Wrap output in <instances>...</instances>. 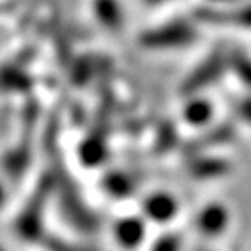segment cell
Instances as JSON below:
<instances>
[{"label": "cell", "mask_w": 251, "mask_h": 251, "mask_svg": "<svg viewBox=\"0 0 251 251\" xmlns=\"http://www.w3.org/2000/svg\"><path fill=\"white\" fill-rule=\"evenodd\" d=\"M199 37L201 25L194 18H171L141 30L136 44L141 49L153 52L180 51L194 46Z\"/></svg>", "instance_id": "6da1fadb"}, {"label": "cell", "mask_w": 251, "mask_h": 251, "mask_svg": "<svg viewBox=\"0 0 251 251\" xmlns=\"http://www.w3.org/2000/svg\"><path fill=\"white\" fill-rule=\"evenodd\" d=\"M225 74H228V49L224 46H215L181 78L178 93L181 98L204 94L213 86H216Z\"/></svg>", "instance_id": "7a4b0ae2"}, {"label": "cell", "mask_w": 251, "mask_h": 251, "mask_svg": "<svg viewBox=\"0 0 251 251\" xmlns=\"http://www.w3.org/2000/svg\"><path fill=\"white\" fill-rule=\"evenodd\" d=\"M192 18L201 26H234L235 30L251 31V0L230 5L201 4L194 9Z\"/></svg>", "instance_id": "3957f363"}, {"label": "cell", "mask_w": 251, "mask_h": 251, "mask_svg": "<svg viewBox=\"0 0 251 251\" xmlns=\"http://www.w3.org/2000/svg\"><path fill=\"white\" fill-rule=\"evenodd\" d=\"M235 136H237V126L234 122H218V124L213 122V124L202 127L199 136L185 143L181 150H183L185 157L201 152H213L220 147L230 145Z\"/></svg>", "instance_id": "277c9868"}, {"label": "cell", "mask_w": 251, "mask_h": 251, "mask_svg": "<svg viewBox=\"0 0 251 251\" xmlns=\"http://www.w3.org/2000/svg\"><path fill=\"white\" fill-rule=\"evenodd\" d=\"M230 225V211L224 202H208L194 216V227L206 239H216Z\"/></svg>", "instance_id": "5b68a950"}, {"label": "cell", "mask_w": 251, "mask_h": 251, "mask_svg": "<svg viewBox=\"0 0 251 251\" xmlns=\"http://www.w3.org/2000/svg\"><path fill=\"white\" fill-rule=\"evenodd\" d=\"M232 169V164L224 155L213 152H201L187 155L188 175L201 181H211L227 176Z\"/></svg>", "instance_id": "8992f818"}, {"label": "cell", "mask_w": 251, "mask_h": 251, "mask_svg": "<svg viewBox=\"0 0 251 251\" xmlns=\"http://www.w3.org/2000/svg\"><path fill=\"white\" fill-rule=\"evenodd\" d=\"M143 216L147 222H153V224L166 225L171 224L173 220L176 218L180 213V202L171 192L166 190H155V192L149 194L143 199Z\"/></svg>", "instance_id": "52a82bcc"}, {"label": "cell", "mask_w": 251, "mask_h": 251, "mask_svg": "<svg viewBox=\"0 0 251 251\" xmlns=\"http://www.w3.org/2000/svg\"><path fill=\"white\" fill-rule=\"evenodd\" d=\"M114 239L122 250L134 251L145 243L147 232H149V224H147L145 216H122L114 224Z\"/></svg>", "instance_id": "ba28073f"}, {"label": "cell", "mask_w": 251, "mask_h": 251, "mask_svg": "<svg viewBox=\"0 0 251 251\" xmlns=\"http://www.w3.org/2000/svg\"><path fill=\"white\" fill-rule=\"evenodd\" d=\"M215 103L204 94L185 96L180 108L181 122L194 129H202L215 122Z\"/></svg>", "instance_id": "9c48e42d"}, {"label": "cell", "mask_w": 251, "mask_h": 251, "mask_svg": "<svg viewBox=\"0 0 251 251\" xmlns=\"http://www.w3.org/2000/svg\"><path fill=\"white\" fill-rule=\"evenodd\" d=\"M91 12L103 30L119 33L126 26V12L121 0H91Z\"/></svg>", "instance_id": "30bf717a"}, {"label": "cell", "mask_w": 251, "mask_h": 251, "mask_svg": "<svg viewBox=\"0 0 251 251\" xmlns=\"http://www.w3.org/2000/svg\"><path fill=\"white\" fill-rule=\"evenodd\" d=\"M228 74L251 93V56L243 49H228Z\"/></svg>", "instance_id": "8fae6325"}, {"label": "cell", "mask_w": 251, "mask_h": 251, "mask_svg": "<svg viewBox=\"0 0 251 251\" xmlns=\"http://www.w3.org/2000/svg\"><path fill=\"white\" fill-rule=\"evenodd\" d=\"M149 251H183V237L178 232H166L150 244Z\"/></svg>", "instance_id": "7c38bea8"}, {"label": "cell", "mask_w": 251, "mask_h": 251, "mask_svg": "<svg viewBox=\"0 0 251 251\" xmlns=\"http://www.w3.org/2000/svg\"><path fill=\"white\" fill-rule=\"evenodd\" d=\"M234 112H235V117H237V122H239V124L251 126V93L241 96L239 100H235Z\"/></svg>", "instance_id": "4fadbf2b"}, {"label": "cell", "mask_w": 251, "mask_h": 251, "mask_svg": "<svg viewBox=\"0 0 251 251\" xmlns=\"http://www.w3.org/2000/svg\"><path fill=\"white\" fill-rule=\"evenodd\" d=\"M171 2H176V0H141V4L147 7H162V5H168Z\"/></svg>", "instance_id": "5bb4252c"}, {"label": "cell", "mask_w": 251, "mask_h": 251, "mask_svg": "<svg viewBox=\"0 0 251 251\" xmlns=\"http://www.w3.org/2000/svg\"><path fill=\"white\" fill-rule=\"evenodd\" d=\"M237 2H243V0H202V4L208 5H230L237 4Z\"/></svg>", "instance_id": "9a60e30c"}, {"label": "cell", "mask_w": 251, "mask_h": 251, "mask_svg": "<svg viewBox=\"0 0 251 251\" xmlns=\"http://www.w3.org/2000/svg\"><path fill=\"white\" fill-rule=\"evenodd\" d=\"M194 251H211V250H208V248H197V250H194Z\"/></svg>", "instance_id": "2e32d148"}, {"label": "cell", "mask_w": 251, "mask_h": 251, "mask_svg": "<svg viewBox=\"0 0 251 251\" xmlns=\"http://www.w3.org/2000/svg\"><path fill=\"white\" fill-rule=\"evenodd\" d=\"M0 201H2V190H0Z\"/></svg>", "instance_id": "e0dca14e"}]
</instances>
